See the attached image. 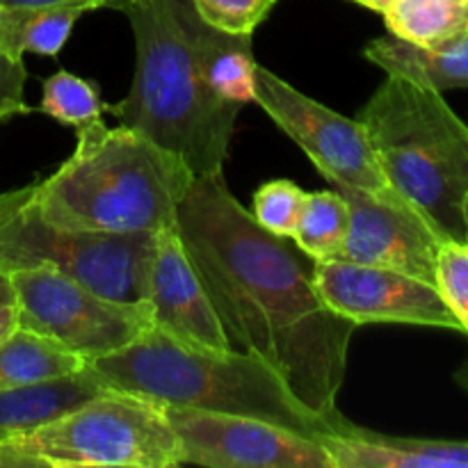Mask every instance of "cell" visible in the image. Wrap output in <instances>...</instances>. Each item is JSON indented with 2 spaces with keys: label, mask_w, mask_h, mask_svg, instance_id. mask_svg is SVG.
Here are the masks:
<instances>
[{
  "label": "cell",
  "mask_w": 468,
  "mask_h": 468,
  "mask_svg": "<svg viewBox=\"0 0 468 468\" xmlns=\"http://www.w3.org/2000/svg\"><path fill=\"white\" fill-rule=\"evenodd\" d=\"M176 227L233 350L272 366L311 411L355 428L338 410V393L356 324L320 300L314 261L261 227L224 172L192 181Z\"/></svg>",
  "instance_id": "6da1fadb"
},
{
  "label": "cell",
  "mask_w": 468,
  "mask_h": 468,
  "mask_svg": "<svg viewBox=\"0 0 468 468\" xmlns=\"http://www.w3.org/2000/svg\"><path fill=\"white\" fill-rule=\"evenodd\" d=\"M73 154L35 183L30 206L59 229L101 233H155L176 219L195 174L186 160L144 133L103 119L76 131Z\"/></svg>",
  "instance_id": "7a4b0ae2"
},
{
  "label": "cell",
  "mask_w": 468,
  "mask_h": 468,
  "mask_svg": "<svg viewBox=\"0 0 468 468\" xmlns=\"http://www.w3.org/2000/svg\"><path fill=\"white\" fill-rule=\"evenodd\" d=\"M187 5L128 0L122 14L135 37V73L128 94L105 110L186 160L199 178L224 172L242 108L219 101L206 85L187 32Z\"/></svg>",
  "instance_id": "3957f363"
},
{
  "label": "cell",
  "mask_w": 468,
  "mask_h": 468,
  "mask_svg": "<svg viewBox=\"0 0 468 468\" xmlns=\"http://www.w3.org/2000/svg\"><path fill=\"white\" fill-rule=\"evenodd\" d=\"M87 368L108 388L160 407L250 416L314 439L356 430L311 411L265 361L233 347L186 346L155 327L112 355L87 361Z\"/></svg>",
  "instance_id": "277c9868"
},
{
  "label": "cell",
  "mask_w": 468,
  "mask_h": 468,
  "mask_svg": "<svg viewBox=\"0 0 468 468\" xmlns=\"http://www.w3.org/2000/svg\"><path fill=\"white\" fill-rule=\"evenodd\" d=\"M356 122L391 186L439 236L466 240L468 123L441 91L410 78L387 76Z\"/></svg>",
  "instance_id": "5b68a950"
},
{
  "label": "cell",
  "mask_w": 468,
  "mask_h": 468,
  "mask_svg": "<svg viewBox=\"0 0 468 468\" xmlns=\"http://www.w3.org/2000/svg\"><path fill=\"white\" fill-rule=\"evenodd\" d=\"M178 441L165 410L108 391L0 441V468H176Z\"/></svg>",
  "instance_id": "8992f818"
},
{
  "label": "cell",
  "mask_w": 468,
  "mask_h": 468,
  "mask_svg": "<svg viewBox=\"0 0 468 468\" xmlns=\"http://www.w3.org/2000/svg\"><path fill=\"white\" fill-rule=\"evenodd\" d=\"M154 233H101L59 229L30 206L0 222V277L46 265L119 302H144V277Z\"/></svg>",
  "instance_id": "52a82bcc"
},
{
  "label": "cell",
  "mask_w": 468,
  "mask_h": 468,
  "mask_svg": "<svg viewBox=\"0 0 468 468\" xmlns=\"http://www.w3.org/2000/svg\"><path fill=\"white\" fill-rule=\"evenodd\" d=\"M254 105L304 151L306 158L336 190L364 192L384 204L420 215L391 186L364 126L356 119L343 117L336 110L318 103L261 64L256 69Z\"/></svg>",
  "instance_id": "ba28073f"
},
{
  "label": "cell",
  "mask_w": 468,
  "mask_h": 468,
  "mask_svg": "<svg viewBox=\"0 0 468 468\" xmlns=\"http://www.w3.org/2000/svg\"><path fill=\"white\" fill-rule=\"evenodd\" d=\"M18 327L53 338L85 361L112 355L154 327L146 302H119L46 265L5 274Z\"/></svg>",
  "instance_id": "9c48e42d"
},
{
  "label": "cell",
  "mask_w": 468,
  "mask_h": 468,
  "mask_svg": "<svg viewBox=\"0 0 468 468\" xmlns=\"http://www.w3.org/2000/svg\"><path fill=\"white\" fill-rule=\"evenodd\" d=\"M178 441L181 466L334 468L320 439L250 416L163 407Z\"/></svg>",
  "instance_id": "30bf717a"
},
{
  "label": "cell",
  "mask_w": 468,
  "mask_h": 468,
  "mask_svg": "<svg viewBox=\"0 0 468 468\" xmlns=\"http://www.w3.org/2000/svg\"><path fill=\"white\" fill-rule=\"evenodd\" d=\"M320 300L343 318L361 324H411L455 329L460 324L432 283L391 268L332 259L314 263Z\"/></svg>",
  "instance_id": "8fae6325"
},
{
  "label": "cell",
  "mask_w": 468,
  "mask_h": 468,
  "mask_svg": "<svg viewBox=\"0 0 468 468\" xmlns=\"http://www.w3.org/2000/svg\"><path fill=\"white\" fill-rule=\"evenodd\" d=\"M144 302L154 327L186 346L229 350L227 332L199 272L187 256L176 219L158 229L151 242L144 277Z\"/></svg>",
  "instance_id": "7c38bea8"
},
{
  "label": "cell",
  "mask_w": 468,
  "mask_h": 468,
  "mask_svg": "<svg viewBox=\"0 0 468 468\" xmlns=\"http://www.w3.org/2000/svg\"><path fill=\"white\" fill-rule=\"evenodd\" d=\"M338 192L350 208L341 259L398 270L434 286V256L443 238L420 215L384 204L364 192Z\"/></svg>",
  "instance_id": "4fadbf2b"
},
{
  "label": "cell",
  "mask_w": 468,
  "mask_h": 468,
  "mask_svg": "<svg viewBox=\"0 0 468 468\" xmlns=\"http://www.w3.org/2000/svg\"><path fill=\"white\" fill-rule=\"evenodd\" d=\"M320 441L334 468H468V441L393 437L359 425Z\"/></svg>",
  "instance_id": "5bb4252c"
},
{
  "label": "cell",
  "mask_w": 468,
  "mask_h": 468,
  "mask_svg": "<svg viewBox=\"0 0 468 468\" xmlns=\"http://www.w3.org/2000/svg\"><path fill=\"white\" fill-rule=\"evenodd\" d=\"M187 32L199 59L201 76L219 101L245 108L256 99L254 35H229L204 23L187 5Z\"/></svg>",
  "instance_id": "9a60e30c"
},
{
  "label": "cell",
  "mask_w": 468,
  "mask_h": 468,
  "mask_svg": "<svg viewBox=\"0 0 468 468\" xmlns=\"http://www.w3.org/2000/svg\"><path fill=\"white\" fill-rule=\"evenodd\" d=\"M364 58L387 76L410 78L441 94L468 90V37L448 48L430 50L387 35L366 44Z\"/></svg>",
  "instance_id": "2e32d148"
},
{
  "label": "cell",
  "mask_w": 468,
  "mask_h": 468,
  "mask_svg": "<svg viewBox=\"0 0 468 468\" xmlns=\"http://www.w3.org/2000/svg\"><path fill=\"white\" fill-rule=\"evenodd\" d=\"M108 391L103 382L85 370L50 382L0 391V441L55 419L62 411Z\"/></svg>",
  "instance_id": "e0dca14e"
},
{
  "label": "cell",
  "mask_w": 468,
  "mask_h": 468,
  "mask_svg": "<svg viewBox=\"0 0 468 468\" xmlns=\"http://www.w3.org/2000/svg\"><path fill=\"white\" fill-rule=\"evenodd\" d=\"M85 366L82 356L53 338L16 327L0 341V391L76 375Z\"/></svg>",
  "instance_id": "ac0fdd59"
},
{
  "label": "cell",
  "mask_w": 468,
  "mask_h": 468,
  "mask_svg": "<svg viewBox=\"0 0 468 468\" xmlns=\"http://www.w3.org/2000/svg\"><path fill=\"white\" fill-rule=\"evenodd\" d=\"M388 35L439 50L468 37V0H396L382 14Z\"/></svg>",
  "instance_id": "d6986e66"
},
{
  "label": "cell",
  "mask_w": 468,
  "mask_h": 468,
  "mask_svg": "<svg viewBox=\"0 0 468 468\" xmlns=\"http://www.w3.org/2000/svg\"><path fill=\"white\" fill-rule=\"evenodd\" d=\"M87 12H94V7L82 3L50 5L30 12H0V48L14 58L26 53L55 58Z\"/></svg>",
  "instance_id": "ffe728a7"
},
{
  "label": "cell",
  "mask_w": 468,
  "mask_h": 468,
  "mask_svg": "<svg viewBox=\"0 0 468 468\" xmlns=\"http://www.w3.org/2000/svg\"><path fill=\"white\" fill-rule=\"evenodd\" d=\"M350 208L341 192H306V204L291 240L314 263L341 259L347 238Z\"/></svg>",
  "instance_id": "44dd1931"
},
{
  "label": "cell",
  "mask_w": 468,
  "mask_h": 468,
  "mask_svg": "<svg viewBox=\"0 0 468 468\" xmlns=\"http://www.w3.org/2000/svg\"><path fill=\"white\" fill-rule=\"evenodd\" d=\"M39 110L62 126L80 128L103 114L105 103L101 101L99 85L94 80L69 71L48 76L41 87Z\"/></svg>",
  "instance_id": "7402d4cb"
},
{
  "label": "cell",
  "mask_w": 468,
  "mask_h": 468,
  "mask_svg": "<svg viewBox=\"0 0 468 468\" xmlns=\"http://www.w3.org/2000/svg\"><path fill=\"white\" fill-rule=\"evenodd\" d=\"M434 288L468 336V242L443 238L434 256Z\"/></svg>",
  "instance_id": "603a6c76"
},
{
  "label": "cell",
  "mask_w": 468,
  "mask_h": 468,
  "mask_svg": "<svg viewBox=\"0 0 468 468\" xmlns=\"http://www.w3.org/2000/svg\"><path fill=\"white\" fill-rule=\"evenodd\" d=\"M306 204V192L288 178L268 181L256 190L251 218L274 236L291 240Z\"/></svg>",
  "instance_id": "cb8c5ba5"
},
{
  "label": "cell",
  "mask_w": 468,
  "mask_h": 468,
  "mask_svg": "<svg viewBox=\"0 0 468 468\" xmlns=\"http://www.w3.org/2000/svg\"><path fill=\"white\" fill-rule=\"evenodd\" d=\"M277 0H192L199 18L229 35H254Z\"/></svg>",
  "instance_id": "d4e9b609"
},
{
  "label": "cell",
  "mask_w": 468,
  "mask_h": 468,
  "mask_svg": "<svg viewBox=\"0 0 468 468\" xmlns=\"http://www.w3.org/2000/svg\"><path fill=\"white\" fill-rule=\"evenodd\" d=\"M27 71L23 58H14L0 48V122L30 112L26 103Z\"/></svg>",
  "instance_id": "484cf974"
},
{
  "label": "cell",
  "mask_w": 468,
  "mask_h": 468,
  "mask_svg": "<svg viewBox=\"0 0 468 468\" xmlns=\"http://www.w3.org/2000/svg\"><path fill=\"white\" fill-rule=\"evenodd\" d=\"M62 3H82L90 5L94 9H117L122 12L128 5V0H0V12H30V9L50 7V5H62Z\"/></svg>",
  "instance_id": "4316f807"
},
{
  "label": "cell",
  "mask_w": 468,
  "mask_h": 468,
  "mask_svg": "<svg viewBox=\"0 0 468 468\" xmlns=\"http://www.w3.org/2000/svg\"><path fill=\"white\" fill-rule=\"evenodd\" d=\"M18 327V311L14 304L12 291H9L7 279L0 282V341Z\"/></svg>",
  "instance_id": "83f0119b"
},
{
  "label": "cell",
  "mask_w": 468,
  "mask_h": 468,
  "mask_svg": "<svg viewBox=\"0 0 468 468\" xmlns=\"http://www.w3.org/2000/svg\"><path fill=\"white\" fill-rule=\"evenodd\" d=\"M32 190H35V183H32V186L18 187V190L0 195V222H3V219H7L14 210L21 208V206L27 201V197L32 195Z\"/></svg>",
  "instance_id": "f1b7e54d"
},
{
  "label": "cell",
  "mask_w": 468,
  "mask_h": 468,
  "mask_svg": "<svg viewBox=\"0 0 468 468\" xmlns=\"http://www.w3.org/2000/svg\"><path fill=\"white\" fill-rule=\"evenodd\" d=\"M350 3L361 5V7L370 9V12L384 14L388 7H391V3H396V0H350Z\"/></svg>",
  "instance_id": "f546056e"
},
{
  "label": "cell",
  "mask_w": 468,
  "mask_h": 468,
  "mask_svg": "<svg viewBox=\"0 0 468 468\" xmlns=\"http://www.w3.org/2000/svg\"><path fill=\"white\" fill-rule=\"evenodd\" d=\"M455 384L462 388V391L468 393V359L455 370Z\"/></svg>",
  "instance_id": "4dcf8cb0"
},
{
  "label": "cell",
  "mask_w": 468,
  "mask_h": 468,
  "mask_svg": "<svg viewBox=\"0 0 468 468\" xmlns=\"http://www.w3.org/2000/svg\"><path fill=\"white\" fill-rule=\"evenodd\" d=\"M464 224H466V242H468V197H466V206H464Z\"/></svg>",
  "instance_id": "1f68e13d"
},
{
  "label": "cell",
  "mask_w": 468,
  "mask_h": 468,
  "mask_svg": "<svg viewBox=\"0 0 468 468\" xmlns=\"http://www.w3.org/2000/svg\"><path fill=\"white\" fill-rule=\"evenodd\" d=\"M3 279H5V277H0V282H3Z\"/></svg>",
  "instance_id": "d6a6232c"
}]
</instances>
